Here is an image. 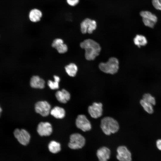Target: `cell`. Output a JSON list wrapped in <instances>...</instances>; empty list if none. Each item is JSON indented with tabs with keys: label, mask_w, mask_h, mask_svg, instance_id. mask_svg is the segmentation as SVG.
Here are the masks:
<instances>
[{
	"label": "cell",
	"mask_w": 161,
	"mask_h": 161,
	"mask_svg": "<svg viewBox=\"0 0 161 161\" xmlns=\"http://www.w3.org/2000/svg\"><path fill=\"white\" fill-rule=\"evenodd\" d=\"M80 47L85 50V56L89 61L94 60L98 56L101 50L99 44L95 41L87 39L80 44Z\"/></svg>",
	"instance_id": "6da1fadb"
},
{
	"label": "cell",
	"mask_w": 161,
	"mask_h": 161,
	"mask_svg": "<svg viewBox=\"0 0 161 161\" xmlns=\"http://www.w3.org/2000/svg\"><path fill=\"white\" fill-rule=\"evenodd\" d=\"M100 126L103 132L107 135L117 132L119 129L117 121L110 117H106L102 119Z\"/></svg>",
	"instance_id": "7a4b0ae2"
},
{
	"label": "cell",
	"mask_w": 161,
	"mask_h": 161,
	"mask_svg": "<svg viewBox=\"0 0 161 161\" xmlns=\"http://www.w3.org/2000/svg\"><path fill=\"white\" fill-rule=\"evenodd\" d=\"M119 62L116 58H110L106 63L101 62L99 65L100 69L103 72L111 74L116 73L119 69Z\"/></svg>",
	"instance_id": "3957f363"
},
{
	"label": "cell",
	"mask_w": 161,
	"mask_h": 161,
	"mask_svg": "<svg viewBox=\"0 0 161 161\" xmlns=\"http://www.w3.org/2000/svg\"><path fill=\"white\" fill-rule=\"evenodd\" d=\"M85 143V139L81 134L78 133H74L70 136L68 146L72 149H78L82 148Z\"/></svg>",
	"instance_id": "277c9868"
},
{
	"label": "cell",
	"mask_w": 161,
	"mask_h": 161,
	"mask_svg": "<svg viewBox=\"0 0 161 161\" xmlns=\"http://www.w3.org/2000/svg\"><path fill=\"white\" fill-rule=\"evenodd\" d=\"M140 14L145 26L151 28L154 27L157 20V17L155 15L148 11H142Z\"/></svg>",
	"instance_id": "5b68a950"
},
{
	"label": "cell",
	"mask_w": 161,
	"mask_h": 161,
	"mask_svg": "<svg viewBox=\"0 0 161 161\" xmlns=\"http://www.w3.org/2000/svg\"><path fill=\"white\" fill-rule=\"evenodd\" d=\"M97 27L96 21L89 18L83 20L80 24V30L83 34L92 33Z\"/></svg>",
	"instance_id": "8992f818"
},
{
	"label": "cell",
	"mask_w": 161,
	"mask_h": 161,
	"mask_svg": "<svg viewBox=\"0 0 161 161\" xmlns=\"http://www.w3.org/2000/svg\"><path fill=\"white\" fill-rule=\"evenodd\" d=\"M13 134L15 137L21 145H26L29 143L30 136L26 130L16 129L14 131Z\"/></svg>",
	"instance_id": "52a82bcc"
},
{
	"label": "cell",
	"mask_w": 161,
	"mask_h": 161,
	"mask_svg": "<svg viewBox=\"0 0 161 161\" xmlns=\"http://www.w3.org/2000/svg\"><path fill=\"white\" fill-rule=\"evenodd\" d=\"M76 127L83 131H90L92 129V125L86 117L83 114L78 115L75 120Z\"/></svg>",
	"instance_id": "ba28073f"
},
{
	"label": "cell",
	"mask_w": 161,
	"mask_h": 161,
	"mask_svg": "<svg viewBox=\"0 0 161 161\" xmlns=\"http://www.w3.org/2000/svg\"><path fill=\"white\" fill-rule=\"evenodd\" d=\"M35 112L43 117L47 116L50 113L51 106L47 101H39L35 104Z\"/></svg>",
	"instance_id": "9c48e42d"
},
{
	"label": "cell",
	"mask_w": 161,
	"mask_h": 161,
	"mask_svg": "<svg viewBox=\"0 0 161 161\" xmlns=\"http://www.w3.org/2000/svg\"><path fill=\"white\" fill-rule=\"evenodd\" d=\"M116 158L119 161H131V154L125 146L120 145L117 149Z\"/></svg>",
	"instance_id": "30bf717a"
},
{
	"label": "cell",
	"mask_w": 161,
	"mask_h": 161,
	"mask_svg": "<svg viewBox=\"0 0 161 161\" xmlns=\"http://www.w3.org/2000/svg\"><path fill=\"white\" fill-rule=\"evenodd\" d=\"M88 111L92 118L96 119L102 115L103 104L100 102H94L88 107Z\"/></svg>",
	"instance_id": "8fae6325"
},
{
	"label": "cell",
	"mask_w": 161,
	"mask_h": 161,
	"mask_svg": "<svg viewBox=\"0 0 161 161\" xmlns=\"http://www.w3.org/2000/svg\"><path fill=\"white\" fill-rule=\"evenodd\" d=\"M37 131L41 136H49L52 131V125L48 122H41L38 126Z\"/></svg>",
	"instance_id": "7c38bea8"
},
{
	"label": "cell",
	"mask_w": 161,
	"mask_h": 161,
	"mask_svg": "<svg viewBox=\"0 0 161 161\" xmlns=\"http://www.w3.org/2000/svg\"><path fill=\"white\" fill-rule=\"evenodd\" d=\"M110 150L105 146L100 148L96 152V155L99 161H107L110 158Z\"/></svg>",
	"instance_id": "4fadbf2b"
},
{
	"label": "cell",
	"mask_w": 161,
	"mask_h": 161,
	"mask_svg": "<svg viewBox=\"0 0 161 161\" xmlns=\"http://www.w3.org/2000/svg\"><path fill=\"white\" fill-rule=\"evenodd\" d=\"M55 95L58 101L63 103H66L70 98L69 93L64 89L56 92Z\"/></svg>",
	"instance_id": "5bb4252c"
},
{
	"label": "cell",
	"mask_w": 161,
	"mask_h": 161,
	"mask_svg": "<svg viewBox=\"0 0 161 161\" xmlns=\"http://www.w3.org/2000/svg\"><path fill=\"white\" fill-rule=\"evenodd\" d=\"M45 84L44 80L37 75L32 76L30 81V85L33 88L42 89L44 87Z\"/></svg>",
	"instance_id": "9a60e30c"
},
{
	"label": "cell",
	"mask_w": 161,
	"mask_h": 161,
	"mask_svg": "<svg viewBox=\"0 0 161 161\" xmlns=\"http://www.w3.org/2000/svg\"><path fill=\"white\" fill-rule=\"evenodd\" d=\"M42 16V12L37 8L32 9L29 14V18L30 20L33 22H37L39 21Z\"/></svg>",
	"instance_id": "2e32d148"
},
{
	"label": "cell",
	"mask_w": 161,
	"mask_h": 161,
	"mask_svg": "<svg viewBox=\"0 0 161 161\" xmlns=\"http://www.w3.org/2000/svg\"><path fill=\"white\" fill-rule=\"evenodd\" d=\"M50 113L56 118L62 119L64 117L65 112L63 108L58 106H55L51 110Z\"/></svg>",
	"instance_id": "e0dca14e"
},
{
	"label": "cell",
	"mask_w": 161,
	"mask_h": 161,
	"mask_svg": "<svg viewBox=\"0 0 161 161\" xmlns=\"http://www.w3.org/2000/svg\"><path fill=\"white\" fill-rule=\"evenodd\" d=\"M65 70L69 76L73 77L75 76L77 74L78 68L75 64L71 63L65 67Z\"/></svg>",
	"instance_id": "ac0fdd59"
},
{
	"label": "cell",
	"mask_w": 161,
	"mask_h": 161,
	"mask_svg": "<svg viewBox=\"0 0 161 161\" xmlns=\"http://www.w3.org/2000/svg\"><path fill=\"white\" fill-rule=\"evenodd\" d=\"M134 42L135 45L140 47L141 46L145 45L147 43V41L144 36L137 35L134 39Z\"/></svg>",
	"instance_id": "d6986e66"
},
{
	"label": "cell",
	"mask_w": 161,
	"mask_h": 161,
	"mask_svg": "<svg viewBox=\"0 0 161 161\" xmlns=\"http://www.w3.org/2000/svg\"><path fill=\"white\" fill-rule=\"evenodd\" d=\"M48 148L49 151L53 154L59 152L61 150L60 143L55 141H52L49 144Z\"/></svg>",
	"instance_id": "ffe728a7"
},
{
	"label": "cell",
	"mask_w": 161,
	"mask_h": 161,
	"mask_svg": "<svg viewBox=\"0 0 161 161\" xmlns=\"http://www.w3.org/2000/svg\"><path fill=\"white\" fill-rule=\"evenodd\" d=\"M140 103L144 110L148 113L152 114L154 112L153 105L152 104L145 101L142 99L140 100Z\"/></svg>",
	"instance_id": "44dd1931"
},
{
	"label": "cell",
	"mask_w": 161,
	"mask_h": 161,
	"mask_svg": "<svg viewBox=\"0 0 161 161\" xmlns=\"http://www.w3.org/2000/svg\"><path fill=\"white\" fill-rule=\"evenodd\" d=\"M142 99L153 106L155 105L156 103V100L155 98L148 93L144 94L142 96Z\"/></svg>",
	"instance_id": "7402d4cb"
},
{
	"label": "cell",
	"mask_w": 161,
	"mask_h": 161,
	"mask_svg": "<svg viewBox=\"0 0 161 161\" xmlns=\"http://www.w3.org/2000/svg\"><path fill=\"white\" fill-rule=\"evenodd\" d=\"M55 49L59 53L61 54L65 53L68 50L67 45L64 43L57 47Z\"/></svg>",
	"instance_id": "603a6c76"
},
{
	"label": "cell",
	"mask_w": 161,
	"mask_h": 161,
	"mask_svg": "<svg viewBox=\"0 0 161 161\" xmlns=\"http://www.w3.org/2000/svg\"><path fill=\"white\" fill-rule=\"evenodd\" d=\"M47 84L50 88L52 89H57L59 87V82L54 80V81L50 80H49Z\"/></svg>",
	"instance_id": "cb8c5ba5"
},
{
	"label": "cell",
	"mask_w": 161,
	"mask_h": 161,
	"mask_svg": "<svg viewBox=\"0 0 161 161\" xmlns=\"http://www.w3.org/2000/svg\"><path fill=\"white\" fill-rule=\"evenodd\" d=\"M152 3L156 9L161 10V0H152Z\"/></svg>",
	"instance_id": "d4e9b609"
},
{
	"label": "cell",
	"mask_w": 161,
	"mask_h": 161,
	"mask_svg": "<svg viewBox=\"0 0 161 161\" xmlns=\"http://www.w3.org/2000/svg\"><path fill=\"white\" fill-rule=\"evenodd\" d=\"M64 43L63 40L61 38H57L53 40L52 46V47L56 48L60 45Z\"/></svg>",
	"instance_id": "484cf974"
},
{
	"label": "cell",
	"mask_w": 161,
	"mask_h": 161,
	"mask_svg": "<svg viewBox=\"0 0 161 161\" xmlns=\"http://www.w3.org/2000/svg\"><path fill=\"white\" fill-rule=\"evenodd\" d=\"M67 3L71 6H75L79 2V0H66Z\"/></svg>",
	"instance_id": "4316f807"
},
{
	"label": "cell",
	"mask_w": 161,
	"mask_h": 161,
	"mask_svg": "<svg viewBox=\"0 0 161 161\" xmlns=\"http://www.w3.org/2000/svg\"><path fill=\"white\" fill-rule=\"evenodd\" d=\"M156 145L157 148L161 151V139H159L156 141Z\"/></svg>",
	"instance_id": "83f0119b"
},
{
	"label": "cell",
	"mask_w": 161,
	"mask_h": 161,
	"mask_svg": "<svg viewBox=\"0 0 161 161\" xmlns=\"http://www.w3.org/2000/svg\"><path fill=\"white\" fill-rule=\"evenodd\" d=\"M54 78V80L58 82H59L60 81V79L59 77L57 75H54L53 77Z\"/></svg>",
	"instance_id": "f1b7e54d"
},
{
	"label": "cell",
	"mask_w": 161,
	"mask_h": 161,
	"mask_svg": "<svg viewBox=\"0 0 161 161\" xmlns=\"http://www.w3.org/2000/svg\"><path fill=\"white\" fill-rule=\"evenodd\" d=\"M2 111V109L0 106V117L1 116V113Z\"/></svg>",
	"instance_id": "f546056e"
}]
</instances>
